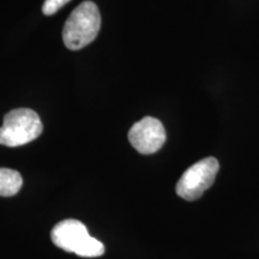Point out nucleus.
Listing matches in <instances>:
<instances>
[{
  "label": "nucleus",
  "instance_id": "1",
  "mask_svg": "<svg viewBox=\"0 0 259 259\" xmlns=\"http://www.w3.org/2000/svg\"><path fill=\"white\" fill-rule=\"evenodd\" d=\"M101 28V15L93 2H83L65 22L63 40L69 50H82L95 40Z\"/></svg>",
  "mask_w": 259,
  "mask_h": 259
},
{
  "label": "nucleus",
  "instance_id": "2",
  "mask_svg": "<svg viewBox=\"0 0 259 259\" xmlns=\"http://www.w3.org/2000/svg\"><path fill=\"white\" fill-rule=\"evenodd\" d=\"M53 244L61 250L80 257H100L105 253L101 241L89 234L87 227L77 220H64L54 227L51 233Z\"/></svg>",
  "mask_w": 259,
  "mask_h": 259
},
{
  "label": "nucleus",
  "instance_id": "3",
  "mask_svg": "<svg viewBox=\"0 0 259 259\" xmlns=\"http://www.w3.org/2000/svg\"><path fill=\"white\" fill-rule=\"evenodd\" d=\"M42 122L36 112L29 108L12 109L4 116L0 127V144L10 148L21 147L42 134Z\"/></svg>",
  "mask_w": 259,
  "mask_h": 259
},
{
  "label": "nucleus",
  "instance_id": "4",
  "mask_svg": "<svg viewBox=\"0 0 259 259\" xmlns=\"http://www.w3.org/2000/svg\"><path fill=\"white\" fill-rule=\"evenodd\" d=\"M219 169V161L215 157H206L196 162L178 181L176 187L178 196L190 202L200 198L212 186Z\"/></svg>",
  "mask_w": 259,
  "mask_h": 259
},
{
  "label": "nucleus",
  "instance_id": "5",
  "mask_svg": "<svg viewBox=\"0 0 259 259\" xmlns=\"http://www.w3.org/2000/svg\"><path fill=\"white\" fill-rule=\"evenodd\" d=\"M128 141L138 153L150 155L160 150L164 144L166 131L158 119L145 116L130 128Z\"/></svg>",
  "mask_w": 259,
  "mask_h": 259
},
{
  "label": "nucleus",
  "instance_id": "6",
  "mask_svg": "<svg viewBox=\"0 0 259 259\" xmlns=\"http://www.w3.org/2000/svg\"><path fill=\"white\" fill-rule=\"evenodd\" d=\"M23 179L17 170L0 168V197H12L21 190Z\"/></svg>",
  "mask_w": 259,
  "mask_h": 259
},
{
  "label": "nucleus",
  "instance_id": "7",
  "mask_svg": "<svg viewBox=\"0 0 259 259\" xmlns=\"http://www.w3.org/2000/svg\"><path fill=\"white\" fill-rule=\"evenodd\" d=\"M70 0H45L44 6H42V12L46 16H52L57 11L66 5Z\"/></svg>",
  "mask_w": 259,
  "mask_h": 259
}]
</instances>
